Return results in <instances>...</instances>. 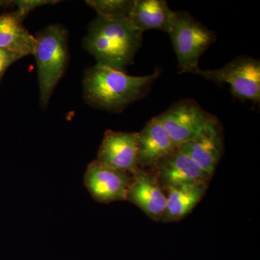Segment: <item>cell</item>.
<instances>
[{"instance_id": "e0dca14e", "label": "cell", "mask_w": 260, "mask_h": 260, "mask_svg": "<svg viewBox=\"0 0 260 260\" xmlns=\"http://www.w3.org/2000/svg\"><path fill=\"white\" fill-rule=\"evenodd\" d=\"M13 3L17 6L15 13L23 20L32 10L37 9L39 7L44 6V5L55 4L56 3H58V1H54V0H18Z\"/></svg>"}, {"instance_id": "3957f363", "label": "cell", "mask_w": 260, "mask_h": 260, "mask_svg": "<svg viewBox=\"0 0 260 260\" xmlns=\"http://www.w3.org/2000/svg\"><path fill=\"white\" fill-rule=\"evenodd\" d=\"M32 55L37 65L41 107L46 108L69 63L68 32L64 27L54 24L38 32Z\"/></svg>"}, {"instance_id": "7c38bea8", "label": "cell", "mask_w": 260, "mask_h": 260, "mask_svg": "<svg viewBox=\"0 0 260 260\" xmlns=\"http://www.w3.org/2000/svg\"><path fill=\"white\" fill-rule=\"evenodd\" d=\"M210 177H213L223 150L221 124L212 128L198 138L178 146Z\"/></svg>"}, {"instance_id": "2e32d148", "label": "cell", "mask_w": 260, "mask_h": 260, "mask_svg": "<svg viewBox=\"0 0 260 260\" xmlns=\"http://www.w3.org/2000/svg\"><path fill=\"white\" fill-rule=\"evenodd\" d=\"M135 0H88L87 5L99 16L107 18H129Z\"/></svg>"}, {"instance_id": "277c9868", "label": "cell", "mask_w": 260, "mask_h": 260, "mask_svg": "<svg viewBox=\"0 0 260 260\" xmlns=\"http://www.w3.org/2000/svg\"><path fill=\"white\" fill-rule=\"evenodd\" d=\"M167 34L182 73L194 74L200 69V58L217 40L215 31L184 10L174 11Z\"/></svg>"}, {"instance_id": "d6986e66", "label": "cell", "mask_w": 260, "mask_h": 260, "mask_svg": "<svg viewBox=\"0 0 260 260\" xmlns=\"http://www.w3.org/2000/svg\"><path fill=\"white\" fill-rule=\"evenodd\" d=\"M10 2L8 1H3V0H0V7L4 6V5L7 4H9Z\"/></svg>"}, {"instance_id": "6da1fadb", "label": "cell", "mask_w": 260, "mask_h": 260, "mask_svg": "<svg viewBox=\"0 0 260 260\" xmlns=\"http://www.w3.org/2000/svg\"><path fill=\"white\" fill-rule=\"evenodd\" d=\"M161 71L157 69L145 76H132L95 64L85 72L83 97L93 108L114 113L123 112L132 103L146 96Z\"/></svg>"}, {"instance_id": "5b68a950", "label": "cell", "mask_w": 260, "mask_h": 260, "mask_svg": "<svg viewBox=\"0 0 260 260\" xmlns=\"http://www.w3.org/2000/svg\"><path fill=\"white\" fill-rule=\"evenodd\" d=\"M216 85L229 87L233 96L242 102H260V61L249 56H238L221 68L198 69L194 73Z\"/></svg>"}, {"instance_id": "ba28073f", "label": "cell", "mask_w": 260, "mask_h": 260, "mask_svg": "<svg viewBox=\"0 0 260 260\" xmlns=\"http://www.w3.org/2000/svg\"><path fill=\"white\" fill-rule=\"evenodd\" d=\"M96 160L107 167L133 174L140 169L138 133L107 130Z\"/></svg>"}, {"instance_id": "4fadbf2b", "label": "cell", "mask_w": 260, "mask_h": 260, "mask_svg": "<svg viewBox=\"0 0 260 260\" xmlns=\"http://www.w3.org/2000/svg\"><path fill=\"white\" fill-rule=\"evenodd\" d=\"M208 186V183H196L166 189L167 205L161 221L167 223L182 220L203 199Z\"/></svg>"}, {"instance_id": "8fae6325", "label": "cell", "mask_w": 260, "mask_h": 260, "mask_svg": "<svg viewBox=\"0 0 260 260\" xmlns=\"http://www.w3.org/2000/svg\"><path fill=\"white\" fill-rule=\"evenodd\" d=\"M178 148L171 139L157 116L150 119L138 133V151L139 167L153 169L162 158Z\"/></svg>"}, {"instance_id": "8992f818", "label": "cell", "mask_w": 260, "mask_h": 260, "mask_svg": "<svg viewBox=\"0 0 260 260\" xmlns=\"http://www.w3.org/2000/svg\"><path fill=\"white\" fill-rule=\"evenodd\" d=\"M157 117L177 147L220 124L216 116L205 111L192 99L174 103Z\"/></svg>"}, {"instance_id": "52a82bcc", "label": "cell", "mask_w": 260, "mask_h": 260, "mask_svg": "<svg viewBox=\"0 0 260 260\" xmlns=\"http://www.w3.org/2000/svg\"><path fill=\"white\" fill-rule=\"evenodd\" d=\"M132 174L104 165L97 160L90 162L84 176V184L92 198L100 203L126 200Z\"/></svg>"}, {"instance_id": "9c48e42d", "label": "cell", "mask_w": 260, "mask_h": 260, "mask_svg": "<svg viewBox=\"0 0 260 260\" xmlns=\"http://www.w3.org/2000/svg\"><path fill=\"white\" fill-rule=\"evenodd\" d=\"M150 170L164 191L183 184H209L212 178L179 148L160 159Z\"/></svg>"}, {"instance_id": "ac0fdd59", "label": "cell", "mask_w": 260, "mask_h": 260, "mask_svg": "<svg viewBox=\"0 0 260 260\" xmlns=\"http://www.w3.org/2000/svg\"><path fill=\"white\" fill-rule=\"evenodd\" d=\"M20 59L21 58L15 55V54L0 50V82H1L5 71L8 69L10 65Z\"/></svg>"}, {"instance_id": "9a60e30c", "label": "cell", "mask_w": 260, "mask_h": 260, "mask_svg": "<svg viewBox=\"0 0 260 260\" xmlns=\"http://www.w3.org/2000/svg\"><path fill=\"white\" fill-rule=\"evenodd\" d=\"M174 14L166 0H135L129 19L143 32L148 30L167 32Z\"/></svg>"}, {"instance_id": "30bf717a", "label": "cell", "mask_w": 260, "mask_h": 260, "mask_svg": "<svg viewBox=\"0 0 260 260\" xmlns=\"http://www.w3.org/2000/svg\"><path fill=\"white\" fill-rule=\"evenodd\" d=\"M126 200L138 206L152 220H161L167 196L151 171L140 169L132 174Z\"/></svg>"}, {"instance_id": "5bb4252c", "label": "cell", "mask_w": 260, "mask_h": 260, "mask_svg": "<svg viewBox=\"0 0 260 260\" xmlns=\"http://www.w3.org/2000/svg\"><path fill=\"white\" fill-rule=\"evenodd\" d=\"M35 37L23 25L15 12L0 15V50L23 58L32 55Z\"/></svg>"}, {"instance_id": "7a4b0ae2", "label": "cell", "mask_w": 260, "mask_h": 260, "mask_svg": "<svg viewBox=\"0 0 260 260\" xmlns=\"http://www.w3.org/2000/svg\"><path fill=\"white\" fill-rule=\"evenodd\" d=\"M143 35L129 18L98 15L89 25L83 47L95 58L96 64L124 72L134 63Z\"/></svg>"}]
</instances>
